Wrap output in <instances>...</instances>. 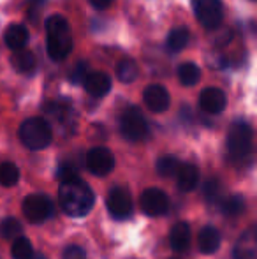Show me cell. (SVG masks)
I'll return each mask as SVG.
<instances>
[{
	"label": "cell",
	"instance_id": "obj_1",
	"mask_svg": "<svg viewBox=\"0 0 257 259\" xmlns=\"http://www.w3.org/2000/svg\"><path fill=\"white\" fill-rule=\"evenodd\" d=\"M60 187H59V199L60 206L67 215L71 217H85L93 208V196L90 185L85 180L78 177L76 173L60 177Z\"/></svg>",
	"mask_w": 257,
	"mask_h": 259
},
{
	"label": "cell",
	"instance_id": "obj_2",
	"mask_svg": "<svg viewBox=\"0 0 257 259\" xmlns=\"http://www.w3.org/2000/svg\"><path fill=\"white\" fill-rule=\"evenodd\" d=\"M46 45H48V55L55 62L64 60L72 52V32L67 20L59 14H53L46 20Z\"/></svg>",
	"mask_w": 257,
	"mask_h": 259
},
{
	"label": "cell",
	"instance_id": "obj_3",
	"mask_svg": "<svg viewBox=\"0 0 257 259\" xmlns=\"http://www.w3.org/2000/svg\"><path fill=\"white\" fill-rule=\"evenodd\" d=\"M227 157L231 162H247L252 154V129L248 123L236 122L227 133Z\"/></svg>",
	"mask_w": 257,
	"mask_h": 259
},
{
	"label": "cell",
	"instance_id": "obj_4",
	"mask_svg": "<svg viewBox=\"0 0 257 259\" xmlns=\"http://www.w3.org/2000/svg\"><path fill=\"white\" fill-rule=\"evenodd\" d=\"M52 127L41 116H34L21 123L20 127V140L30 150H42L52 143Z\"/></svg>",
	"mask_w": 257,
	"mask_h": 259
},
{
	"label": "cell",
	"instance_id": "obj_5",
	"mask_svg": "<svg viewBox=\"0 0 257 259\" xmlns=\"http://www.w3.org/2000/svg\"><path fill=\"white\" fill-rule=\"evenodd\" d=\"M120 133L129 141H141L148 136V122L139 108L130 106L120 118Z\"/></svg>",
	"mask_w": 257,
	"mask_h": 259
},
{
	"label": "cell",
	"instance_id": "obj_6",
	"mask_svg": "<svg viewBox=\"0 0 257 259\" xmlns=\"http://www.w3.org/2000/svg\"><path fill=\"white\" fill-rule=\"evenodd\" d=\"M192 7L197 21L206 30H215L222 23L224 11L220 0H192Z\"/></svg>",
	"mask_w": 257,
	"mask_h": 259
},
{
	"label": "cell",
	"instance_id": "obj_7",
	"mask_svg": "<svg viewBox=\"0 0 257 259\" xmlns=\"http://www.w3.org/2000/svg\"><path fill=\"white\" fill-rule=\"evenodd\" d=\"M108 210H110L111 217H115L117 221H125L132 215V198L127 189H111L110 196H108Z\"/></svg>",
	"mask_w": 257,
	"mask_h": 259
},
{
	"label": "cell",
	"instance_id": "obj_8",
	"mask_svg": "<svg viewBox=\"0 0 257 259\" xmlns=\"http://www.w3.org/2000/svg\"><path fill=\"white\" fill-rule=\"evenodd\" d=\"M86 167L95 177H106L115 167V155L104 147H95L86 154Z\"/></svg>",
	"mask_w": 257,
	"mask_h": 259
},
{
	"label": "cell",
	"instance_id": "obj_9",
	"mask_svg": "<svg viewBox=\"0 0 257 259\" xmlns=\"http://www.w3.org/2000/svg\"><path fill=\"white\" fill-rule=\"evenodd\" d=\"M53 206L49 198H46L44 194H30L28 198H25L23 201V213L34 224L46 221L52 215Z\"/></svg>",
	"mask_w": 257,
	"mask_h": 259
},
{
	"label": "cell",
	"instance_id": "obj_10",
	"mask_svg": "<svg viewBox=\"0 0 257 259\" xmlns=\"http://www.w3.org/2000/svg\"><path fill=\"white\" fill-rule=\"evenodd\" d=\"M141 210L150 217L164 215L169 210V198L164 191L157 187H150L141 194Z\"/></svg>",
	"mask_w": 257,
	"mask_h": 259
},
{
	"label": "cell",
	"instance_id": "obj_11",
	"mask_svg": "<svg viewBox=\"0 0 257 259\" xmlns=\"http://www.w3.org/2000/svg\"><path fill=\"white\" fill-rule=\"evenodd\" d=\"M143 101L146 104V108L153 113H162L169 108L171 104V97L169 92L166 90V87L162 85H150L144 89L143 92Z\"/></svg>",
	"mask_w": 257,
	"mask_h": 259
},
{
	"label": "cell",
	"instance_id": "obj_12",
	"mask_svg": "<svg viewBox=\"0 0 257 259\" xmlns=\"http://www.w3.org/2000/svg\"><path fill=\"white\" fill-rule=\"evenodd\" d=\"M226 94L215 87H208L199 94V108L210 115H219L226 108Z\"/></svg>",
	"mask_w": 257,
	"mask_h": 259
},
{
	"label": "cell",
	"instance_id": "obj_13",
	"mask_svg": "<svg viewBox=\"0 0 257 259\" xmlns=\"http://www.w3.org/2000/svg\"><path fill=\"white\" fill-rule=\"evenodd\" d=\"M83 85H85V90L93 97H104L108 92L111 90V78L106 74V72H88L86 78L83 79Z\"/></svg>",
	"mask_w": 257,
	"mask_h": 259
},
{
	"label": "cell",
	"instance_id": "obj_14",
	"mask_svg": "<svg viewBox=\"0 0 257 259\" xmlns=\"http://www.w3.org/2000/svg\"><path fill=\"white\" fill-rule=\"evenodd\" d=\"M234 259H257V240L255 229L250 228L240 236L233 250Z\"/></svg>",
	"mask_w": 257,
	"mask_h": 259
},
{
	"label": "cell",
	"instance_id": "obj_15",
	"mask_svg": "<svg viewBox=\"0 0 257 259\" xmlns=\"http://www.w3.org/2000/svg\"><path fill=\"white\" fill-rule=\"evenodd\" d=\"M197 247L201 254H206V256L215 254L220 247V233L215 228H212V226L202 228L197 236Z\"/></svg>",
	"mask_w": 257,
	"mask_h": 259
},
{
	"label": "cell",
	"instance_id": "obj_16",
	"mask_svg": "<svg viewBox=\"0 0 257 259\" xmlns=\"http://www.w3.org/2000/svg\"><path fill=\"white\" fill-rule=\"evenodd\" d=\"M169 243L176 252H185L190 245V226L187 222H176L169 233Z\"/></svg>",
	"mask_w": 257,
	"mask_h": 259
},
{
	"label": "cell",
	"instance_id": "obj_17",
	"mask_svg": "<svg viewBox=\"0 0 257 259\" xmlns=\"http://www.w3.org/2000/svg\"><path fill=\"white\" fill-rule=\"evenodd\" d=\"M4 39H6V45L9 46L13 52H18V50H23L28 42V30L23 25H9L4 34Z\"/></svg>",
	"mask_w": 257,
	"mask_h": 259
},
{
	"label": "cell",
	"instance_id": "obj_18",
	"mask_svg": "<svg viewBox=\"0 0 257 259\" xmlns=\"http://www.w3.org/2000/svg\"><path fill=\"white\" fill-rule=\"evenodd\" d=\"M176 182H178L180 191L183 192H190L192 189H195L199 182V171L194 164H182L176 171Z\"/></svg>",
	"mask_w": 257,
	"mask_h": 259
},
{
	"label": "cell",
	"instance_id": "obj_19",
	"mask_svg": "<svg viewBox=\"0 0 257 259\" xmlns=\"http://www.w3.org/2000/svg\"><path fill=\"white\" fill-rule=\"evenodd\" d=\"M137 74H139V67L132 58H122L117 64V78L122 83H132Z\"/></svg>",
	"mask_w": 257,
	"mask_h": 259
},
{
	"label": "cell",
	"instance_id": "obj_20",
	"mask_svg": "<svg viewBox=\"0 0 257 259\" xmlns=\"http://www.w3.org/2000/svg\"><path fill=\"white\" fill-rule=\"evenodd\" d=\"M190 34L185 27H176L169 32L168 35V50L171 52H182L187 45H189Z\"/></svg>",
	"mask_w": 257,
	"mask_h": 259
},
{
	"label": "cell",
	"instance_id": "obj_21",
	"mask_svg": "<svg viewBox=\"0 0 257 259\" xmlns=\"http://www.w3.org/2000/svg\"><path fill=\"white\" fill-rule=\"evenodd\" d=\"M178 78L182 81V85L194 87L201 79V69L195 64H192V62H187V64H182L178 67Z\"/></svg>",
	"mask_w": 257,
	"mask_h": 259
},
{
	"label": "cell",
	"instance_id": "obj_22",
	"mask_svg": "<svg viewBox=\"0 0 257 259\" xmlns=\"http://www.w3.org/2000/svg\"><path fill=\"white\" fill-rule=\"evenodd\" d=\"M13 65L20 72H25V74H28V72H32L35 69V57H34V53L28 52V50H18V52L14 53V57H13Z\"/></svg>",
	"mask_w": 257,
	"mask_h": 259
},
{
	"label": "cell",
	"instance_id": "obj_23",
	"mask_svg": "<svg viewBox=\"0 0 257 259\" xmlns=\"http://www.w3.org/2000/svg\"><path fill=\"white\" fill-rule=\"evenodd\" d=\"M20 180V169L13 162H2L0 164V184L4 187H13Z\"/></svg>",
	"mask_w": 257,
	"mask_h": 259
},
{
	"label": "cell",
	"instance_id": "obj_24",
	"mask_svg": "<svg viewBox=\"0 0 257 259\" xmlns=\"http://www.w3.org/2000/svg\"><path fill=\"white\" fill-rule=\"evenodd\" d=\"M180 167V160L173 155H164L157 160V173L164 178H171L173 175H176Z\"/></svg>",
	"mask_w": 257,
	"mask_h": 259
},
{
	"label": "cell",
	"instance_id": "obj_25",
	"mask_svg": "<svg viewBox=\"0 0 257 259\" xmlns=\"http://www.w3.org/2000/svg\"><path fill=\"white\" fill-rule=\"evenodd\" d=\"M11 252H13L14 259H30V256L34 254V249H32V243L28 238H25V236H16Z\"/></svg>",
	"mask_w": 257,
	"mask_h": 259
},
{
	"label": "cell",
	"instance_id": "obj_26",
	"mask_svg": "<svg viewBox=\"0 0 257 259\" xmlns=\"http://www.w3.org/2000/svg\"><path fill=\"white\" fill-rule=\"evenodd\" d=\"M245 210V199L238 194H233L229 198H226L222 201V211L224 215H229V217H236L241 211Z\"/></svg>",
	"mask_w": 257,
	"mask_h": 259
},
{
	"label": "cell",
	"instance_id": "obj_27",
	"mask_svg": "<svg viewBox=\"0 0 257 259\" xmlns=\"http://www.w3.org/2000/svg\"><path fill=\"white\" fill-rule=\"evenodd\" d=\"M21 229L23 228H21L20 221L14 217H7L0 222V235L6 240H13V238H16V236H20Z\"/></svg>",
	"mask_w": 257,
	"mask_h": 259
},
{
	"label": "cell",
	"instance_id": "obj_28",
	"mask_svg": "<svg viewBox=\"0 0 257 259\" xmlns=\"http://www.w3.org/2000/svg\"><path fill=\"white\" fill-rule=\"evenodd\" d=\"M202 191H204V198L208 199L210 203H215V201H219V198L222 196V184H220L217 178H210L204 184V187H202Z\"/></svg>",
	"mask_w": 257,
	"mask_h": 259
},
{
	"label": "cell",
	"instance_id": "obj_29",
	"mask_svg": "<svg viewBox=\"0 0 257 259\" xmlns=\"http://www.w3.org/2000/svg\"><path fill=\"white\" fill-rule=\"evenodd\" d=\"M86 74H88V65H86V62H78L76 64V67L72 69V74H71V81L74 83H83V79L86 78Z\"/></svg>",
	"mask_w": 257,
	"mask_h": 259
},
{
	"label": "cell",
	"instance_id": "obj_30",
	"mask_svg": "<svg viewBox=\"0 0 257 259\" xmlns=\"http://www.w3.org/2000/svg\"><path fill=\"white\" fill-rule=\"evenodd\" d=\"M62 259H86V254L79 245H69L64 250Z\"/></svg>",
	"mask_w": 257,
	"mask_h": 259
},
{
	"label": "cell",
	"instance_id": "obj_31",
	"mask_svg": "<svg viewBox=\"0 0 257 259\" xmlns=\"http://www.w3.org/2000/svg\"><path fill=\"white\" fill-rule=\"evenodd\" d=\"M113 2L115 0H90V4L99 11H104V9H108V7H111Z\"/></svg>",
	"mask_w": 257,
	"mask_h": 259
},
{
	"label": "cell",
	"instance_id": "obj_32",
	"mask_svg": "<svg viewBox=\"0 0 257 259\" xmlns=\"http://www.w3.org/2000/svg\"><path fill=\"white\" fill-rule=\"evenodd\" d=\"M30 259H48V257H46L44 254H32Z\"/></svg>",
	"mask_w": 257,
	"mask_h": 259
},
{
	"label": "cell",
	"instance_id": "obj_33",
	"mask_svg": "<svg viewBox=\"0 0 257 259\" xmlns=\"http://www.w3.org/2000/svg\"><path fill=\"white\" fill-rule=\"evenodd\" d=\"M41 2H42V0H30L32 6H34V4H41Z\"/></svg>",
	"mask_w": 257,
	"mask_h": 259
},
{
	"label": "cell",
	"instance_id": "obj_34",
	"mask_svg": "<svg viewBox=\"0 0 257 259\" xmlns=\"http://www.w3.org/2000/svg\"><path fill=\"white\" fill-rule=\"evenodd\" d=\"M173 259H175V257H173Z\"/></svg>",
	"mask_w": 257,
	"mask_h": 259
}]
</instances>
